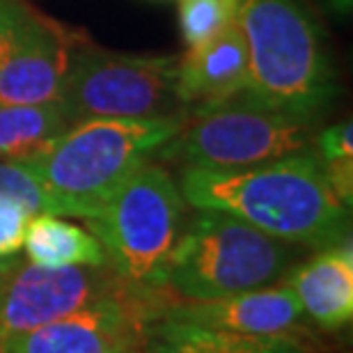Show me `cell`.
<instances>
[{
    "label": "cell",
    "instance_id": "cell-1",
    "mask_svg": "<svg viewBox=\"0 0 353 353\" xmlns=\"http://www.w3.org/2000/svg\"><path fill=\"white\" fill-rule=\"evenodd\" d=\"M179 190L190 207L236 216L292 245L323 250L351 239V209L330 188L312 147L241 170L183 168Z\"/></svg>",
    "mask_w": 353,
    "mask_h": 353
},
{
    "label": "cell",
    "instance_id": "cell-2",
    "mask_svg": "<svg viewBox=\"0 0 353 353\" xmlns=\"http://www.w3.org/2000/svg\"><path fill=\"white\" fill-rule=\"evenodd\" d=\"M234 21L250 62L239 94L319 122L340 94L319 19L303 0H234Z\"/></svg>",
    "mask_w": 353,
    "mask_h": 353
},
{
    "label": "cell",
    "instance_id": "cell-3",
    "mask_svg": "<svg viewBox=\"0 0 353 353\" xmlns=\"http://www.w3.org/2000/svg\"><path fill=\"white\" fill-rule=\"evenodd\" d=\"M186 122V112L138 119H85L19 161L39 176L58 216L88 221L150 163Z\"/></svg>",
    "mask_w": 353,
    "mask_h": 353
},
{
    "label": "cell",
    "instance_id": "cell-4",
    "mask_svg": "<svg viewBox=\"0 0 353 353\" xmlns=\"http://www.w3.org/2000/svg\"><path fill=\"white\" fill-rule=\"evenodd\" d=\"M294 259L292 243L278 241L236 216L197 209L181 225L163 282L181 301H214L275 285Z\"/></svg>",
    "mask_w": 353,
    "mask_h": 353
},
{
    "label": "cell",
    "instance_id": "cell-5",
    "mask_svg": "<svg viewBox=\"0 0 353 353\" xmlns=\"http://www.w3.org/2000/svg\"><path fill=\"white\" fill-rule=\"evenodd\" d=\"M183 207L174 176L150 161L85 223L124 282L165 289V264L181 232Z\"/></svg>",
    "mask_w": 353,
    "mask_h": 353
},
{
    "label": "cell",
    "instance_id": "cell-6",
    "mask_svg": "<svg viewBox=\"0 0 353 353\" xmlns=\"http://www.w3.org/2000/svg\"><path fill=\"white\" fill-rule=\"evenodd\" d=\"M316 122L255 103L241 94L186 112V122L154 159L183 168L241 170L312 147Z\"/></svg>",
    "mask_w": 353,
    "mask_h": 353
},
{
    "label": "cell",
    "instance_id": "cell-7",
    "mask_svg": "<svg viewBox=\"0 0 353 353\" xmlns=\"http://www.w3.org/2000/svg\"><path fill=\"white\" fill-rule=\"evenodd\" d=\"M179 55H133L76 44L58 105L72 124L186 112L176 99Z\"/></svg>",
    "mask_w": 353,
    "mask_h": 353
},
{
    "label": "cell",
    "instance_id": "cell-8",
    "mask_svg": "<svg viewBox=\"0 0 353 353\" xmlns=\"http://www.w3.org/2000/svg\"><path fill=\"white\" fill-rule=\"evenodd\" d=\"M168 289L131 287L0 344V353H143Z\"/></svg>",
    "mask_w": 353,
    "mask_h": 353
},
{
    "label": "cell",
    "instance_id": "cell-9",
    "mask_svg": "<svg viewBox=\"0 0 353 353\" xmlns=\"http://www.w3.org/2000/svg\"><path fill=\"white\" fill-rule=\"evenodd\" d=\"M133 285L110 266H39L21 257L0 278V344Z\"/></svg>",
    "mask_w": 353,
    "mask_h": 353
},
{
    "label": "cell",
    "instance_id": "cell-10",
    "mask_svg": "<svg viewBox=\"0 0 353 353\" xmlns=\"http://www.w3.org/2000/svg\"><path fill=\"white\" fill-rule=\"evenodd\" d=\"M303 310L285 282L214 301H170L161 319L236 335H287L299 326Z\"/></svg>",
    "mask_w": 353,
    "mask_h": 353
},
{
    "label": "cell",
    "instance_id": "cell-11",
    "mask_svg": "<svg viewBox=\"0 0 353 353\" xmlns=\"http://www.w3.org/2000/svg\"><path fill=\"white\" fill-rule=\"evenodd\" d=\"M74 46V34L37 14L26 37L0 65V105L58 103Z\"/></svg>",
    "mask_w": 353,
    "mask_h": 353
},
{
    "label": "cell",
    "instance_id": "cell-12",
    "mask_svg": "<svg viewBox=\"0 0 353 353\" xmlns=\"http://www.w3.org/2000/svg\"><path fill=\"white\" fill-rule=\"evenodd\" d=\"M248 48L236 21L207 44L190 48L176 65L174 90L186 112L228 101L248 81Z\"/></svg>",
    "mask_w": 353,
    "mask_h": 353
},
{
    "label": "cell",
    "instance_id": "cell-13",
    "mask_svg": "<svg viewBox=\"0 0 353 353\" xmlns=\"http://www.w3.org/2000/svg\"><path fill=\"white\" fill-rule=\"evenodd\" d=\"M282 282L292 289L303 314L323 330H340L353 319V250L351 239L316 250L292 266Z\"/></svg>",
    "mask_w": 353,
    "mask_h": 353
},
{
    "label": "cell",
    "instance_id": "cell-14",
    "mask_svg": "<svg viewBox=\"0 0 353 353\" xmlns=\"http://www.w3.org/2000/svg\"><path fill=\"white\" fill-rule=\"evenodd\" d=\"M143 353H310L289 335H236L168 319L152 321Z\"/></svg>",
    "mask_w": 353,
    "mask_h": 353
},
{
    "label": "cell",
    "instance_id": "cell-15",
    "mask_svg": "<svg viewBox=\"0 0 353 353\" xmlns=\"http://www.w3.org/2000/svg\"><path fill=\"white\" fill-rule=\"evenodd\" d=\"M23 250L28 262L39 266H108L103 245L92 232L53 214H37L28 221Z\"/></svg>",
    "mask_w": 353,
    "mask_h": 353
},
{
    "label": "cell",
    "instance_id": "cell-16",
    "mask_svg": "<svg viewBox=\"0 0 353 353\" xmlns=\"http://www.w3.org/2000/svg\"><path fill=\"white\" fill-rule=\"evenodd\" d=\"M72 122L58 103L0 105V159H21L67 131Z\"/></svg>",
    "mask_w": 353,
    "mask_h": 353
},
{
    "label": "cell",
    "instance_id": "cell-17",
    "mask_svg": "<svg viewBox=\"0 0 353 353\" xmlns=\"http://www.w3.org/2000/svg\"><path fill=\"white\" fill-rule=\"evenodd\" d=\"M0 204H14L28 216H58V207L51 193L44 188L39 176L19 159H0Z\"/></svg>",
    "mask_w": 353,
    "mask_h": 353
},
{
    "label": "cell",
    "instance_id": "cell-18",
    "mask_svg": "<svg viewBox=\"0 0 353 353\" xmlns=\"http://www.w3.org/2000/svg\"><path fill=\"white\" fill-rule=\"evenodd\" d=\"M234 21V0H179V28L188 48L221 34Z\"/></svg>",
    "mask_w": 353,
    "mask_h": 353
},
{
    "label": "cell",
    "instance_id": "cell-19",
    "mask_svg": "<svg viewBox=\"0 0 353 353\" xmlns=\"http://www.w3.org/2000/svg\"><path fill=\"white\" fill-rule=\"evenodd\" d=\"M37 12L26 0H0V65L30 30Z\"/></svg>",
    "mask_w": 353,
    "mask_h": 353
},
{
    "label": "cell",
    "instance_id": "cell-20",
    "mask_svg": "<svg viewBox=\"0 0 353 353\" xmlns=\"http://www.w3.org/2000/svg\"><path fill=\"white\" fill-rule=\"evenodd\" d=\"M314 154L321 165L333 163H347L353 161V126L351 119L347 122H337L333 126H326L319 131L312 140Z\"/></svg>",
    "mask_w": 353,
    "mask_h": 353
},
{
    "label": "cell",
    "instance_id": "cell-21",
    "mask_svg": "<svg viewBox=\"0 0 353 353\" xmlns=\"http://www.w3.org/2000/svg\"><path fill=\"white\" fill-rule=\"evenodd\" d=\"M30 218L14 204H0V255H19Z\"/></svg>",
    "mask_w": 353,
    "mask_h": 353
},
{
    "label": "cell",
    "instance_id": "cell-22",
    "mask_svg": "<svg viewBox=\"0 0 353 353\" xmlns=\"http://www.w3.org/2000/svg\"><path fill=\"white\" fill-rule=\"evenodd\" d=\"M323 12L337 14V17H349L353 12V0H314Z\"/></svg>",
    "mask_w": 353,
    "mask_h": 353
},
{
    "label": "cell",
    "instance_id": "cell-23",
    "mask_svg": "<svg viewBox=\"0 0 353 353\" xmlns=\"http://www.w3.org/2000/svg\"><path fill=\"white\" fill-rule=\"evenodd\" d=\"M21 259V255H0V278Z\"/></svg>",
    "mask_w": 353,
    "mask_h": 353
}]
</instances>
